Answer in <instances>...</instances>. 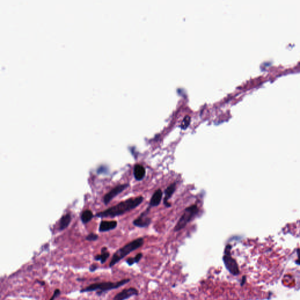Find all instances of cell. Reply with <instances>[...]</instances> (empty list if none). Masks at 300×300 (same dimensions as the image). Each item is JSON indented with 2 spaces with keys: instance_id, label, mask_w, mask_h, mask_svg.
Wrapping results in <instances>:
<instances>
[{
  "instance_id": "cell-1",
  "label": "cell",
  "mask_w": 300,
  "mask_h": 300,
  "mask_svg": "<svg viewBox=\"0 0 300 300\" xmlns=\"http://www.w3.org/2000/svg\"><path fill=\"white\" fill-rule=\"evenodd\" d=\"M143 200L144 198L141 196L129 198L102 212L97 213L96 215V216L103 218L115 217L122 215L137 208L143 202Z\"/></svg>"
},
{
  "instance_id": "cell-2",
  "label": "cell",
  "mask_w": 300,
  "mask_h": 300,
  "mask_svg": "<svg viewBox=\"0 0 300 300\" xmlns=\"http://www.w3.org/2000/svg\"><path fill=\"white\" fill-rule=\"evenodd\" d=\"M144 244V239L142 237L138 238L127 243V245L117 250L112 256L109 267H112L131 252L141 247Z\"/></svg>"
},
{
  "instance_id": "cell-3",
  "label": "cell",
  "mask_w": 300,
  "mask_h": 300,
  "mask_svg": "<svg viewBox=\"0 0 300 300\" xmlns=\"http://www.w3.org/2000/svg\"><path fill=\"white\" fill-rule=\"evenodd\" d=\"M130 280L128 278L122 280L117 282H102V283H96L91 284L87 287L82 288L80 290V292H91L94 291H97V294L100 295L104 292L110 291L111 290L117 289L121 286L126 284L128 282H130Z\"/></svg>"
},
{
  "instance_id": "cell-4",
  "label": "cell",
  "mask_w": 300,
  "mask_h": 300,
  "mask_svg": "<svg viewBox=\"0 0 300 300\" xmlns=\"http://www.w3.org/2000/svg\"><path fill=\"white\" fill-rule=\"evenodd\" d=\"M199 209L197 205H193L185 209L183 214L182 215L177 224L174 228V232H178L183 229L194 217L198 213Z\"/></svg>"
},
{
  "instance_id": "cell-5",
  "label": "cell",
  "mask_w": 300,
  "mask_h": 300,
  "mask_svg": "<svg viewBox=\"0 0 300 300\" xmlns=\"http://www.w3.org/2000/svg\"><path fill=\"white\" fill-rule=\"evenodd\" d=\"M230 249V245H228L226 246L224 256L223 257V261L227 270L233 275H237L239 274V266L236 260L231 256Z\"/></svg>"
},
{
  "instance_id": "cell-6",
  "label": "cell",
  "mask_w": 300,
  "mask_h": 300,
  "mask_svg": "<svg viewBox=\"0 0 300 300\" xmlns=\"http://www.w3.org/2000/svg\"><path fill=\"white\" fill-rule=\"evenodd\" d=\"M129 186V185L128 183H124V184H120L114 188H112L110 192L107 193L103 197V202L104 203L107 205L108 203H109L112 199H113L116 196H117L118 195H119L120 193H121L123 191H124L126 188Z\"/></svg>"
},
{
  "instance_id": "cell-7",
  "label": "cell",
  "mask_w": 300,
  "mask_h": 300,
  "mask_svg": "<svg viewBox=\"0 0 300 300\" xmlns=\"http://www.w3.org/2000/svg\"><path fill=\"white\" fill-rule=\"evenodd\" d=\"M138 294V291L135 288L131 287L129 288H125L116 294L112 300H125L133 296L137 295Z\"/></svg>"
},
{
  "instance_id": "cell-8",
  "label": "cell",
  "mask_w": 300,
  "mask_h": 300,
  "mask_svg": "<svg viewBox=\"0 0 300 300\" xmlns=\"http://www.w3.org/2000/svg\"><path fill=\"white\" fill-rule=\"evenodd\" d=\"M148 209L146 212L141 213V215L133 221V224L137 227L145 228L147 227L151 222V219L148 217L147 215Z\"/></svg>"
},
{
  "instance_id": "cell-9",
  "label": "cell",
  "mask_w": 300,
  "mask_h": 300,
  "mask_svg": "<svg viewBox=\"0 0 300 300\" xmlns=\"http://www.w3.org/2000/svg\"><path fill=\"white\" fill-rule=\"evenodd\" d=\"M117 226V222L115 220L102 221L99 225V232H106L115 229Z\"/></svg>"
},
{
  "instance_id": "cell-10",
  "label": "cell",
  "mask_w": 300,
  "mask_h": 300,
  "mask_svg": "<svg viewBox=\"0 0 300 300\" xmlns=\"http://www.w3.org/2000/svg\"><path fill=\"white\" fill-rule=\"evenodd\" d=\"M175 185H176L175 183L171 184L170 186L166 187V189L165 191V197L164 199V203L165 206H166V207H170V206H171L170 203H169L168 202V200L172 196L173 194L174 193V192L175 191V187H176Z\"/></svg>"
},
{
  "instance_id": "cell-11",
  "label": "cell",
  "mask_w": 300,
  "mask_h": 300,
  "mask_svg": "<svg viewBox=\"0 0 300 300\" xmlns=\"http://www.w3.org/2000/svg\"><path fill=\"white\" fill-rule=\"evenodd\" d=\"M145 175L144 167L140 164H136L134 168V176L136 180L141 181Z\"/></svg>"
},
{
  "instance_id": "cell-12",
  "label": "cell",
  "mask_w": 300,
  "mask_h": 300,
  "mask_svg": "<svg viewBox=\"0 0 300 300\" xmlns=\"http://www.w3.org/2000/svg\"><path fill=\"white\" fill-rule=\"evenodd\" d=\"M162 198V192L160 189H159L157 190L153 195L151 200H150L149 202V205L151 206H153V207L158 206L161 202Z\"/></svg>"
},
{
  "instance_id": "cell-13",
  "label": "cell",
  "mask_w": 300,
  "mask_h": 300,
  "mask_svg": "<svg viewBox=\"0 0 300 300\" xmlns=\"http://www.w3.org/2000/svg\"><path fill=\"white\" fill-rule=\"evenodd\" d=\"M72 220V217L70 214H66L62 216L59 222V229L60 230H63L69 225L70 222Z\"/></svg>"
},
{
  "instance_id": "cell-14",
  "label": "cell",
  "mask_w": 300,
  "mask_h": 300,
  "mask_svg": "<svg viewBox=\"0 0 300 300\" xmlns=\"http://www.w3.org/2000/svg\"><path fill=\"white\" fill-rule=\"evenodd\" d=\"M110 257V253L107 251L106 247H103L101 250V254H97L95 257V260L100 261L102 264H104Z\"/></svg>"
},
{
  "instance_id": "cell-15",
  "label": "cell",
  "mask_w": 300,
  "mask_h": 300,
  "mask_svg": "<svg viewBox=\"0 0 300 300\" xmlns=\"http://www.w3.org/2000/svg\"><path fill=\"white\" fill-rule=\"evenodd\" d=\"M93 216H94V215H93L92 212L90 210L87 209V210L84 211L82 213L81 216H80V219H81V220L83 222V223L86 224L92 219Z\"/></svg>"
},
{
  "instance_id": "cell-16",
  "label": "cell",
  "mask_w": 300,
  "mask_h": 300,
  "mask_svg": "<svg viewBox=\"0 0 300 300\" xmlns=\"http://www.w3.org/2000/svg\"><path fill=\"white\" fill-rule=\"evenodd\" d=\"M191 121V117L189 116H186L184 117L183 120L182 121L181 127L182 129H186L190 124Z\"/></svg>"
},
{
  "instance_id": "cell-17",
  "label": "cell",
  "mask_w": 300,
  "mask_h": 300,
  "mask_svg": "<svg viewBox=\"0 0 300 300\" xmlns=\"http://www.w3.org/2000/svg\"><path fill=\"white\" fill-rule=\"evenodd\" d=\"M98 239H99V236L94 233H90L86 237V240L90 241H96Z\"/></svg>"
},
{
  "instance_id": "cell-18",
  "label": "cell",
  "mask_w": 300,
  "mask_h": 300,
  "mask_svg": "<svg viewBox=\"0 0 300 300\" xmlns=\"http://www.w3.org/2000/svg\"><path fill=\"white\" fill-rule=\"evenodd\" d=\"M61 291L59 289H56L54 291V293L53 294V295L52 296V297L50 298V299L49 300H55L56 298L58 297L60 294H61Z\"/></svg>"
},
{
  "instance_id": "cell-19",
  "label": "cell",
  "mask_w": 300,
  "mask_h": 300,
  "mask_svg": "<svg viewBox=\"0 0 300 300\" xmlns=\"http://www.w3.org/2000/svg\"><path fill=\"white\" fill-rule=\"evenodd\" d=\"M126 262H127V263L129 266H132V265H133L134 263H136V261H135L134 258H133V257H130V258H128V259H127Z\"/></svg>"
},
{
  "instance_id": "cell-20",
  "label": "cell",
  "mask_w": 300,
  "mask_h": 300,
  "mask_svg": "<svg viewBox=\"0 0 300 300\" xmlns=\"http://www.w3.org/2000/svg\"><path fill=\"white\" fill-rule=\"evenodd\" d=\"M142 257V253H138L137 254L134 258V260H135V261H136V262H138L140 261V260L141 259Z\"/></svg>"
},
{
  "instance_id": "cell-21",
  "label": "cell",
  "mask_w": 300,
  "mask_h": 300,
  "mask_svg": "<svg viewBox=\"0 0 300 300\" xmlns=\"http://www.w3.org/2000/svg\"><path fill=\"white\" fill-rule=\"evenodd\" d=\"M98 268V266L96 264H93L92 265H91L90 266V268H89V270L91 272H93L95 271Z\"/></svg>"
},
{
  "instance_id": "cell-22",
  "label": "cell",
  "mask_w": 300,
  "mask_h": 300,
  "mask_svg": "<svg viewBox=\"0 0 300 300\" xmlns=\"http://www.w3.org/2000/svg\"><path fill=\"white\" fill-rule=\"evenodd\" d=\"M36 281H37V282L39 284H40L42 286H44V285L45 284V283L44 282V281H40V280H37Z\"/></svg>"
}]
</instances>
